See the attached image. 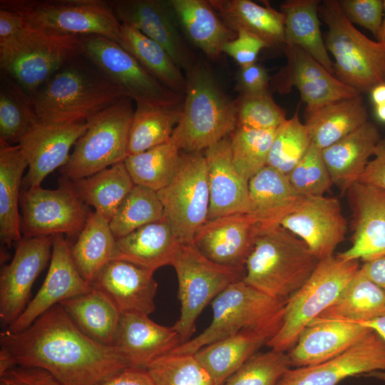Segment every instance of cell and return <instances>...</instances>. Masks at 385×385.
Returning a JSON list of instances; mask_svg holds the SVG:
<instances>
[{"instance_id": "4dcf8cb0", "label": "cell", "mask_w": 385, "mask_h": 385, "mask_svg": "<svg viewBox=\"0 0 385 385\" xmlns=\"http://www.w3.org/2000/svg\"><path fill=\"white\" fill-rule=\"evenodd\" d=\"M218 16L236 34L243 31L262 41L267 48L285 44L284 15L269 3L258 4L251 0H209Z\"/></svg>"}, {"instance_id": "4316f807", "label": "cell", "mask_w": 385, "mask_h": 385, "mask_svg": "<svg viewBox=\"0 0 385 385\" xmlns=\"http://www.w3.org/2000/svg\"><path fill=\"white\" fill-rule=\"evenodd\" d=\"M210 192L207 220L250 212L248 182L235 169L230 135L205 150Z\"/></svg>"}, {"instance_id": "f35d334b", "label": "cell", "mask_w": 385, "mask_h": 385, "mask_svg": "<svg viewBox=\"0 0 385 385\" xmlns=\"http://www.w3.org/2000/svg\"><path fill=\"white\" fill-rule=\"evenodd\" d=\"M382 317H385V291L359 268L336 301L316 319L360 323Z\"/></svg>"}, {"instance_id": "4fadbf2b", "label": "cell", "mask_w": 385, "mask_h": 385, "mask_svg": "<svg viewBox=\"0 0 385 385\" xmlns=\"http://www.w3.org/2000/svg\"><path fill=\"white\" fill-rule=\"evenodd\" d=\"M82 38L84 55L123 96L136 104L171 105L184 101L185 96L162 84L118 43L100 36Z\"/></svg>"}, {"instance_id": "ee69618b", "label": "cell", "mask_w": 385, "mask_h": 385, "mask_svg": "<svg viewBox=\"0 0 385 385\" xmlns=\"http://www.w3.org/2000/svg\"><path fill=\"white\" fill-rule=\"evenodd\" d=\"M180 160V149L170 138L145 151L128 155L123 161L135 185L158 192L173 180Z\"/></svg>"}, {"instance_id": "52a82bcc", "label": "cell", "mask_w": 385, "mask_h": 385, "mask_svg": "<svg viewBox=\"0 0 385 385\" xmlns=\"http://www.w3.org/2000/svg\"><path fill=\"white\" fill-rule=\"evenodd\" d=\"M359 268V260L334 255L320 260L305 284L285 300L281 325L267 346L287 352L302 332L336 301Z\"/></svg>"}, {"instance_id": "74e56055", "label": "cell", "mask_w": 385, "mask_h": 385, "mask_svg": "<svg viewBox=\"0 0 385 385\" xmlns=\"http://www.w3.org/2000/svg\"><path fill=\"white\" fill-rule=\"evenodd\" d=\"M59 304L83 334L98 343L113 346L121 313L103 292L92 287Z\"/></svg>"}, {"instance_id": "d4e9b609", "label": "cell", "mask_w": 385, "mask_h": 385, "mask_svg": "<svg viewBox=\"0 0 385 385\" xmlns=\"http://www.w3.org/2000/svg\"><path fill=\"white\" fill-rule=\"evenodd\" d=\"M180 344V337L173 327L158 324L145 314L123 312L113 346L127 358L131 366L146 369L153 361Z\"/></svg>"}, {"instance_id": "ac0fdd59", "label": "cell", "mask_w": 385, "mask_h": 385, "mask_svg": "<svg viewBox=\"0 0 385 385\" xmlns=\"http://www.w3.org/2000/svg\"><path fill=\"white\" fill-rule=\"evenodd\" d=\"M385 371V340L373 330L334 357L288 369L277 385H338L347 377Z\"/></svg>"}, {"instance_id": "7c38bea8", "label": "cell", "mask_w": 385, "mask_h": 385, "mask_svg": "<svg viewBox=\"0 0 385 385\" xmlns=\"http://www.w3.org/2000/svg\"><path fill=\"white\" fill-rule=\"evenodd\" d=\"M173 234L180 243H192L207 220L210 207L207 166L202 152L181 154L173 180L157 192Z\"/></svg>"}, {"instance_id": "6125c7cd", "label": "cell", "mask_w": 385, "mask_h": 385, "mask_svg": "<svg viewBox=\"0 0 385 385\" xmlns=\"http://www.w3.org/2000/svg\"><path fill=\"white\" fill-rule=\"evenodd\" d=\"M359 324L370 328L385 340V317L360 322Z\"/></svg>"}, {"instance_id": "8fae6325", "label": "cell", "mask_w": 385, "mask_h": 385, "mask_svg": "<svg viewBox=\"0 0 385 385\" xmlns=\"http://www.w3.org/2000/svg\"><path fill=\"white\" fill-rule=\"evenodd\" d=\"M285 300L274 298L242 279L228 286L212 302L210 324L170 353L195 354L202 347L242 329L263 327L283 314Z\"/></svg>"}, {"instance_id": "ffe728a7", "label": "cell", "mask_w": 385, "mask_h": 385, "mask_svg": "<svg viewBox=\"0 0 385 385\" xmlns=\"http://www.w3.org/2000/svg\"><path fill=\"white\" fill-rule=\"evenodd\" d=\"M351 210V246L337 257L371 260L385 255V190L356 182L346 191Z\"/></svg>"}, {"instance_id": "d590c367", "label": "cell", "mask_w": 385, "mask_h": 385, "mask_svg": "<svg viewBox=\"0 0 385 385\" xmlns=\"http://www.w3.org/2000/svg\"><path fill=\"white\" fill-rule=\"evenodd\" d=\"M65 180L84 204L94 207L95 212L109 222L135 185L124 161L86 178Z\"/></svg>"}, {"instance_id": "8992f818", "label": "cell", "mask_w": 385, "mask_h": 385, "mask_svg": "<svg viewBox=\"0 0 385 385\" xmlns=\"http://www.w3.org/2000/svg\"><path fill=\"white\" fill-rule=\"evenodd\" d=\"M318 14L328 28L325 44L334 58V76L360 93L385 83V46L360 32L338 0L321 1Z\"/></svg>"}, {"instance_id": "3957f363", "label": "cell", "mask_w": 385, "mask_h": 385, "mask_svg": "<svg viewBox=\"0 0 385 385\" xmlns=\"http://www.w3.org/2000/svg\"><path fill=\"white\" fill-rule=\"evenodd\" d=\"M185 76L183 111L171 140L180 150L201 152L235 130V101L222 92L202 60L198 59Z\"/></svg>"}, {"instance_id": "9c48e42d", "label": "cell", "mask_w": 385, "mask_h": 385, "mask_svg": "<svg viewBox=\"0 0 385 385\" xmlns=\"http://www.w3.org/2000/svg\"><path fill=\"white\" fill-rule=\"evenodd\" d=\"M133 101L122 97L89 118L68 162L61 168L64 179L76 180L93 175L128 155L129 132L134 113Z\"/></svg>"}, {"instance_id": "5bb4252c", "label": "cell", "mask_w": 385, "mask_h": 385, "mask_svg": "<svg viewBox=\"0 0 385 385\" xmlns=\"http://www.w3.org/2000/svg\"><path fill=\"white\" fill-rule=\"evenodd\" d=\"M20 207L24 237L78 235L91 212L65 179L55 190L41 185L24 188L21 192Z\"/></svg>"}, {"instance_id": "6f0895ef", "label": "cell", "mask_w": 385, "mask_h": 385, "mask_svg": "<svg viewBox=\"0 0 385 385\" xmlns=\"http://www.w3.org/2000/svg\"><path fill=\"white\" fill-rule=\"evenodd\" d=\"M373 157L358 182L385 190V138L379 142Z\"/></svg>"}, {"instance_id": "44dd1931", "label": "cell", "mask_w": 385, "mask_h": 385, "mask_svg": "<svg viewBox=\"0 0 385 385\" xmlns=\"http://www.w3.org/2000/svg\"><path fill=\"white\" fill-rule=\"evenodd\" d=\"M70 246L64 235H53L52 255L44 282L19 318L8 327V330L20 332L53 306L92 289L77 270Z\"/></svg>"}, {"instance_id": "680465c9", "label": "cell", "mask_w": 385, "mask_h": 385, "mask_svg": "<svg viewBox=\"0 0 385 385\" xmlns=\"http://www.w3.org/2000/svg\"><path fill=\"white\" fill-rule=\"evenodd\" d=\"M96 385H156L145 369L130 366Z\"/></svg>"}, {"instance_id": "bcb514c9", "label": "cell", "mask_w": 385, "mask_h": 385, "mask_svg": "<svg viewBox=\"0 0 385 385\" xmlns=\"http://www.w3.org/2000/svg\"><path fill=\"white\" fill-rule=\"evenodd\" d=\"M276 129L256 130L237 127L230 134V148L233 165L247 182L267 165L271 145Z\"/></svg>"}, {"instance_id": "7bdbcfd3", "label": "cell", "mask_w": 385, "mask_h": 385, "mask_svg": "<svg viewBox=\"0 0 385 385\" xmlns=\"http://www.w3.org/2000/svg\"><path fill=\"white\" fill-rule=\"evenodd\" d=\"M38 122L34 97L0 72V140L17 145Z\"/></svg>"}, {"instance_id": "ab89813d", "label": "cell", "mask_w": 385, "mask_h": 385, "mask_svg": "<svg viewBox=\"0 0 385 385\" xmlns=\"http://www.w3.org/2000/svg\"><path fill=\"white\" fill-rule=\"evenodd\" d=\"M119 44L162 84L185 96V76L159 43L140 31L121 24Z\"/></svg>"}, {"instance_id": "816d5d0a", "label": "cell", "mask_w": 385, "mask_h": 385, "mask_svg": "<svg viewBox=\"0 0 385 385\" xmlns=\"http://www.w3.org/2000/svg\"><path fill=\"white\" fill-rule=\"evenodd\" d=\"M287 177L297 194L304 197L323 196L333 185L322 150L313 143Z\"/></svg>"}, {"instance_id": "7dc6e473", "label": "cell", "mask_w": 385, "mask_h": 385, "mask_svg": "<svg viewBox=\"0 0 385 385\" xmlns=\"http://www.w3.org/2000/svg\"><path fill=\"white\" fill-rule=\"evenodd\" d=\"M312 142L308 130L296 111L277 128L267 165L287 175L305 155Z\"/></svg>"}, {"instance_id": "003e7915", "label": "cell", "mask_w": 385, "mask_h": 385, "mask_svg": "<svg viewBox=\"0 0 385 385\" xmlns=\"http://www.w3.org/2000/svg\"><path fill=\"white\" fill-rule=\"evenodd\" d=\"M384 19H383L379 36L377 41L381 42L385 46V0H384Z\"/></svg>"}, {"instance_id": "60d3db41", "label": "cell", "mask_w": 385, "mask_h": 385, "mask_svg": "<svg viewBox=\"0 0 385 385\" xmlns=\"http://www.w3.org/2000/svg\"><path fill=\"white\" fill-rule=\"evenodd\" d=\"M115 242L109 220L91 212L76 242L70 246L73 261L89 284L102 267L113 260Z\"/></svg>"}, {"instance_id": "cb8c5ba5", "label": "cell", "mask_w": 385, "mask_h": 385, "mask_svg": "<svg viewBox=\"0 0 385 385\" xmlns=\"http://www.w3.org/2000/svg\"><path fill=\"white\" fill-rule=\"evenodd\" d=\"M154 272L120 260H111L97 273L91 286L103 292L120 313L149 315L155 309L158 283Z\"/></svg>"}, {"instance_id": "8d00e7d4", "label": "cell", "mask_w": 385, "mask_h": 385, "mask_svg": "<svg viewBox=\"0 0 385 385\" xmlns=\"http://www.w3.org/2000/svg\"><path fill=\"white\" fill-rule=\"evenodd\" d=\"M318 0H288L280 11L284 15V46H298L334 76V63L329 55L319 19Z\"/></svg>"}, {"instance_id": "7a4b0ae2", "label": "cell", "mask_w": 385, "mask_h": 385, "mask_svg": "<svg viewBox=\"0 0 385 385\" xmlns=\"http://www.w3.org/2000/svg\"><path fill=\"white\" fill-rule=\"evenodd\" d=\"M123 97L122 92L84 55L58 70L34 94L39 123L86 122Z\"/></svg>"}, {"instance_id": "f546056e", "label": "cell", "mask_w": 385, "mask_h": 385, "mask_svg": "<svg viewBox=\"0 0 385 385\" xmlns=\"http://www.w3.org/2000/svg\"><path fill=\"white\" fill-rule=\"evenodd\" d=\"M250 213L261 231L280 226L282 220L292 212L304 197L297 194L287 175L267 165L248 182Z\"/></svg>"}, {"instance_id": "1f68e13d", "label": "cell", "mask_w": 385, "mask_h": 385, "mask_svg": "<svg viewBox=\"0 0 385 385\" xmlns=\"http://www.w3.org/2000/svg\"><path fill=\"white\" fill-rule=\"evenodd\" d=\"M361 94L314 107L306 106L304 125L312 143L323 150L368 121Z\"/></svg>"}, {"instance_id": "f6af8a7d", "label": "cell", "mask_w": 385, "mask_h": 385, "mask_svg": "<svg viewBox=\"0 0 385 385\" xmlns=\"http://www.w3.org/2000/svg\"><path fill=\"white\" fill-rule=\"evenodd\" d=\"M165 217L157 192L135 185L109 222L115 239L123 237L149 223Z\"/></svg>"}, {"instance_id": "2e32d148", "label": "cell", "mask_w": 385, "mask_h": 385, "mask_svg": "<svg viewBox=\"0 0 385 385\" xmlns=\"http://www.w3.org/2000/svg\"><path fill=\"white\" fill-rule=\"evenodd\" d=\"M53 236L23 237L0 274V318L11 325L21 314L34 282L51 260Z\"/></svg>"}, {"instance_id": "7402d4cb", "label": "cell", "mask_w": 385, "mask_h": 385, "mask_svg": "<svg viewBox=\"0 0 385 385\" xmlns=\"http://www.w3.org/2000/svg\"><path fill=\"white\" fill-rule=\"evenodd\" d=\"M260 232L252 213H235L207 220L197 231L192 244L214 262L245 269Z\"/></svg>"}, {"instance_id": "83f0119b", "label": "cell", "mask_w": 385, "mask_h": 385, "mask_svg": "<svg viewBox=\"0 0 385 385\" xmlns=\"http://www.w3.org/2000/svg\"><path fill=\"white\" fill-rule=\"evenodd\" d=\"M282 315L263 327L245 329L210 344L195 355L210 373L215 384L223 385L262 346L267 345L278 331Z\"/></svg>"}, {"instance_id": "f907efd6", "label": "cell", "mask_w": 385, "mask_h": 385, "mask_svg": "<svg viewBox=\"0 0 385 385\" xmlns=\"http://www.w3.org/2000/svg\"><path fill=\"white\" fill-rule=\"evenodd\" d=\"M237 127L270 130L279 127L286 119V111L274 100L269 91L239 95L235 100Z\"/></svg>"}, {"instance_id": "b9f144b4", "label": "cell", "mask_w": 385, "mask_h": 385, "mask_svg": "<svg viewBox=\"0 0 385 385\" xmlns=\"http://www.w3.org/2000/svg\"><path fill=\"white\" fill-rule=\"evenodd\" d=\"M183 101L171 105L136 104L129 132L128 155L170 140L180 119Z\"/></svg>"}, {"instance_id": "be15d7a7", "label": "cell", "mask_w": 385, "mask_h": 385, "mask_svg": "<svg viewBox=\"0 0 385 385\" xmlns=\"http://www.w3.org/2000/svg\"><path fill=\"white\" fill-rule=\"evenodd\" d=\"M374 106L385 104V83L376 86L370 91Z\"/></svg>"}, {"instance_id": "9a60e30c", "label": "cell", "mask_w": 385, "mask_h": 385, "mask_svg": "<svg viewBox=\"0 0 385 385\" xmlns=\"http://www.w3.org/2000/svg\"><path fill=\"white\" fill-rule=\"evenodd\" d=\"M111 3L122 25L131 26L159 43L184 73L198 61L183 36L169 0H115Z\"/></svg>"}, {"instance_id": "d6986e66", "label": "cell", "mask_w": 385, "mask_h": 385, "mask_svg": "<svg viewBox=\"0 0 385 385\" xmlns=\"http://www.w3.org/2000/svg\"><path fill=\"white\" fill-rule=\"evenodd\" d=\"M287 64L272 78L271 84L280 93L295 86L307 107L321 106L360 93L343 83L298 46H284Z\"/></svg>"}, {"instance_id": "e575fe53", "label": "cell", "mask_w": 385, "mask_h": 385, "mask_svg": "<svg viewBox=\"0 0 385 385\" xmlns=\"http://www.w3.org/2000/svg\"><path fill=\"white\" fill-rule=\"evenodd\" d=\"M28 162L19 145L0 140V240L10 247L21 240V184Z\"/></svg>"}, {"instance_id": "9f6ffc18", "label": "cell", "mask_w": 385, "mask_h": 385, "mask_svg": "<svg viewBox=\"0 0 385 385\" xmlns=\"http://www.w3.org/2000/svg\"><path fill=\"white\" fill-rule=\"evenodd\" d=\"M270 83V77L266 68L255 63L240 67L235 88L240 95L256 94L269 91Z\"/></svg>"}, {"instance_id": "603a6c76", "label": "cell", "mask_w": 385, "mask_h": 385, "mask_svg": "<svg viewBox=\"0 0 385 385\" xmlns=\"http://www.w3.org/2000/svg\"><path fill=\"white\" fill-rule=\"evenodd\" d=\"M87 129L86 122L34 125L17 144L28 162L24 188L40 186L43 180L68 160L70 150Z\"/></svg>"}, {"instance_id": "f5cc1de1", "label": "cell", "mask_w": 385, "mask_h": 385, "mask_svg": "<svg viewBox=\"0 0 385 385\" xmlns=\"http://www.w3.org/2000/svg\"><path fill=\"white\" fill-rule=\"evenodd\" d=\"M346 19L371 32L378 40L384 16V0H338Z\"/></svg>"}, {"instance_id": "e7e4bbea", "label": "cell", "mask_w": 385, "mask_h": 385, "mask_svg": "<svg viewBox=\"0 0 385 385\" xmlns=\"http://www.w3.org/2000/svg\"><path fill=\"white\" fill-rule=\"evenodd\" d=\"M364 376L373 378L381 381L385 382V371H375L369 373Z\"/></svg>"}, {"instance_id": "ba28073f", "label": "cell", "mask_w": 385, "mask_h": 385, "mask_svg": "<svg viewBox=\"0 0 385 385\" xmlns=\"http://www.w3.org/2000/svg\"><path fill=\"white\" fill-rule=\"evenodd\" d=\"M171 265L178 280L179 319L173 326L182 344L191 339L202 311L230 284L243 279L245 269L208 259L192 244L179 243Z\"/></svg>"}, {"instance_id": "03108f58", "label": "cell", "mask_w": 385, "mask_h": 385, "mask_svg": "<svg viewBox=\"0 0 385 385\" xmlns=\"http://www.w3.org/2000/svg\"><path fill=\"white\" fill-rule=\"evenodd\" d=\"M375 113L377 118L385 123V104L375 106Z\"/></svg>"}, {"instance_id": "484cf974", "label": "cell", "mask_w": 385, "mask_h": 385, "mask_svg": "<svg viewBox=\"0 0 385 385\" xmlns=\"http://www.w3.org/2000/svg\"><path fill=\"white\" fill-rule=\"evenodd\" d=\"M372 329L359 323L314 319L287 352L291 367L319 364L343 352Z\"/></svg>"}, {"instance_id": "91938a15", "label": "cell", "mask_w": 385, "mask_h": 385, "mask_svg": "<svg viewBox=\"0 0 385 385\" xmlns=\"http://www.w3.org/2000/svg\"><path fill=\"white\" fill-rule=\"evenodd\" d=\"M28 24L26 19L19 13L0 7V41L15 35Z\"/></svg>"}, {"instance_id": "94428289", "label": "cell", "mask_w": 385, "mask_h": 385, "mask_svg": "<svg viewBox=\"0 0 385 385\" xmlns=\"http://www.w3.org/2000/svg\"><path fill=\"white\" fill-rule=\"evenodd\" d=\"M360 268L369 279L385 291V255L364 262Z\"/></svg>"}, {"instance_id": "6da1fadb", "label": "cell", "mask_w": 385, "mask_h": 385, "mask_svg": "<svg viewBox=\"0 0 385 385\" xmlns=\"http://www.w3.org/2000/svg\"><path fill=\"white\" fill-rule=\"evenodd\" d=\"M0 346L14 366L43 369L61 385H96L131 366L115 346L83 334L59 304L20 332H1Z\"/></svg>"}, {"instance_id": "c3c4849f", "label": "cell", "mask_w": 385, "mask_h": 385, "mask_svg": "<svg viewBox=\"0 0 385 385\" xmlns=\"http://www.w3.org/2000/svg\"><path fill=\"white\" fill-rule=\"evenodd\" d=\"M145 369L156 385H216L195 354L169 353Z\"/></svg>"}, {"instance_id": "681fc988", "label": "cell", "mask_w": 385, "mask_h": 385, "mask_svg": "<svg viewBox=\"0 0 385 385\" xmlns=\"http://www.w3.org/2000/svg\"><path fill=\"white\" fill-rule=\"evenodd\" d=\"M291 368L287 352H257L232 374L223 385H277Z\"/></svg>"}, {"instance_id": "5b68a950", "label": "cell", "mask_w": 385, "mask_h": 385, "mask_svg": "<svg viewBox=\"0 0 385 385\" xmlns=\"http://www.w3.org/2000/svg\"><path fill=\"white\" fill-rule=\"evenodd\" d=\"M84 52L82 36L49 33L29 24L0 41V69L34 97L58 70Z\"/></svg>"}, {"instance_id": "11a10c76", "label": "cell", "mask_w": 385, "mask_h": 385, "mask_svg": "<svg viewBox=\"0 0 385 385\" xmlns=\"http://www.w3.org/2000/svg\"><path fill=\"white\" fill-rule=\"evenodd\" d=\"M0 385H61L48 371L16 365L0 375Z\"/></svg>"}, {"instance_id": "836d02e7", "label": "cell", "mask_w": 385, "mask_h": 385, "mask_svg": "<svg viewBox=\"0 0 385 385\" xmlns=\"http://www.w3.org/2000/svg\"><path fill=\"white\" fill-rule=\"evenodd\" d=\"M187 39L210 59L217 58L222 48L237 34L222 21L208 1L169 0Z\"/></svg>"}, {"instance_id": "30bf717a", "label": "cell", "mask_w": 385, "mask_h": 385, "mask_svg": "<svg viewBox=\"0 0 385 385\" xmlns=\"http://www.w3.org/2000/svg\"><path fill=\"white\" fill-rule=\"evenodd\" d=\"M0 7L19 13L29 24L49 33L100 36L120 43L121 24L111 1L1 0Z\"/></svg>"}, {"instance_id": "d6a6232c", "label": "cell", "mask_w": 385, "mask_h": 385, "mask_svg": "<svg viewBox=\"0 0 385 385\" xmlns=\"http://www.w3.org/2000/svg\"><path fill=\"white\" fill-rule=\"evenodd\" d=\"M179 243L165 216L116 239L113 260L129 262L155 272L171 265Z\"/></svg>"}, {"instance_id": "db71d44e", "label": "cell", "mask_w": 385, "mask_h": 385, "mask_svg": "<svg viewBox=\"0 0 385 385\" xmlns=\"http://www.w3.org/2000/svg\"><path fill=\"white\" fill-rule=\"evenodd\" d=\"M265 48H267V46L263 41L240 31L234 39L224 45L222 53L232 58L240 67H245L256 63L260 51Z\"/></svg>"}, {"instance_id": "f1b7e54d", "label": "cell", "mask_w": 385, "mask_h": 385, "mask_svg": "<svg viewBox=\"0 0 385 385\" xmlns=\"http://www.w3.org/2000/svg\"><path fill=\"white\" fill-rule=\"evenodd\" d=\"M381 139L377 126L369 120L343 138L322 150L333 184L346 192L358 180Z\"/></svg>"}, {"instance_id": "277c9868", "label": "cell", "mask_w": 385, "mask_h": 385, "mask_svg": "<svg viewBox=\"0 0 385 385\" xmlns=\"http://www.w3.org/2000/svg\"><path fill=\"white\" fill-rule=\"evenodd\" d=\"M319 262L302 240L277 226L257 236L242 280L274 298L286 300L305 284Z\"/></svg>"}, {"instance_id": "e0dca14e", "label": "cell", "mask_w": 385, "mask_h": 385, "mask_svg": "<svg viewBox=\"0 0 385 385\" xmlns=\"http://www.w3.org/2000/svg\"><path fill=\"white\" fill-rule=\"evenodd\" d=\"M280 226L302 240L319 260L334 255L347 231L339 200L324 195L303 197Z\"/></svg>"}]
</instances>
